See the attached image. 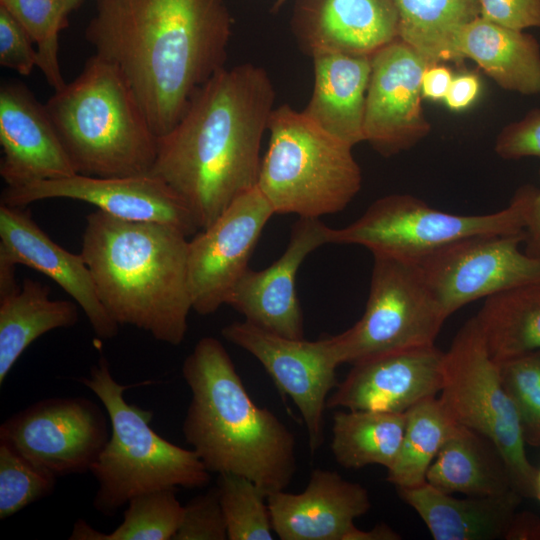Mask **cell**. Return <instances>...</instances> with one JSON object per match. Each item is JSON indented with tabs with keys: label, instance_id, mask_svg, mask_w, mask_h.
Returning <instances> with one entry per match:
<instances>
[{
	"label": "cell",
	"instance_id": "ffe728a7",
	"mask_svg": "<svg viewBox=\"0 0 540 540\" xmlns=\"http://www.w3.org/2000/svg\"><path fill=\"white\" fill-rule=\"evenodd\" d=\"M0 261L25 265L53 280L83 310L98 337L118 334L119 324L101 303L82 254L54 242L23 207L0 204Z\"/></svg>",
	"mask_w": 540,
	"mask_h": 540
},
{
	"label": "cell",
	"instance_id": "c3c4849f",
	"mask_svg": "<svg viewBox=\"0 0 540 540\" xmlns=\"http://www.w3.org/2000/svg\"><path fill=\"white\" fill-rule=\"evenodd\" d=\"M286 0H276L275 4H274V9L275 10H278L282 5L283 3L285 2Z\"/></svg>",
	"mask_w": 540,
	"mask_h": 540
},
{
	"label": "cell",
	"instance_id": "cb8c5ba5",
	"mask_svg": "<svg viewBox=\"0 0 540 540\" xmlns=\"http://www.w3.org/2000/svg\"><path fill=\"white\" fill-rule=\"evenodd\" d=\"M314 86L302 111L320 127L355 146L364 141V115L371 57L336 52L312 56Z\"/></svg>",
	"mask_w": 540,
	"mask_h": 540
},
{
	"label": "cell",
	"instance_id": "d4e9b609",
	"mask_svg": "<svg viewBox=\"0 0 540 540\" xmlns=\"http://www.w3.org/2000/svg\"><path fill=\"white\" fill-rule=\"evenodd\" d=\"M455 50L458 61L473 60L500 87L540 94V45L531 34L478 17L460 30Z\"/></svg>",
	"mask_w": 540,
	"mask_h": 540
},
{
	"label": "cell",
	"instance_id": "9c48e42d",
	"mask_svg": "<svg viewBox=\"0 0 540 540\" xmlns=\"http://www.w3.org/2000/svg\"><path fill=\"white\" fill-rule=\"evenodd\" d=\"M440 400L455 421L487 438L503 458L523 498L535 497L537 468L529 461L523 426L486 347L475 317L444 352Z\"/></svg>",
	"mask_w": 540,
	"mask_h": 540
},
{
	"label": "cell",
	"instance_id": "30bf717a",
	"mask_svg": "<svg viewBox=\"0 0 540 540\" xmlns=\"http://www.w3.org/2000/svg\"><path fill=\"white\" fill-rule=\"evenodd\" d=\"M372 255L370 290L362 317L346 331L330 336L339 364L353 365L392 351L434 345L447 319L417 264Z\"/></svg>",
	"mask_w": 540,
	"mask_h": 540
},
{
	"label": "cell",
	"instance_id": "52a82bcc",
	"mask_svg": "<svg viewBox=\"0 0 540 540\" xmlns=\"http://www.w3.org/2000/svg\"><path fill=\"white\" fill-rule=\"evenodd\" d=\"M256 187L274 214L320 218L345 209L361 189L353 146L284 104L274 108Z\"/></svg>",
	"mask_w": 540,
	"mask_h": 540
},
{
	"label": "cell",
	"instance_id": "8992f818",
	"mask_svg": "<svg viewBox=\"0 0 540 540\" xmlns=\"http://www.w3.org/2000/svg\"><path fill=\"white\" fill-rule=\"evenodd\" d=\"M78 381L102 402L111 434L90 472L98 483L94 508L114 515L136 495L160 489L204 488L210 472L193 449L179 447L151 427L153 413L129 404L122 385L111 373L108 360L100 356L88 377Z\"/></svg>",
	"mask_w": 540,
	"mask_h": 540
},
{
	"label": "cell",
	"instance_id": "7dc6e473",
	"mask_svg": "<svg viewBox=\"0 0 540 540\" xmlns=\"http://www.w3.org/2000/svg\"><path fill=\"white\" fill-rule=\"evenodd\" d=\"M80 2L81 0H66L68 13L72 12L75 8H77Z\"/></svg>",
	"mask_w": 540,
	"mask_h": 540
},
{
	"label": "cell",
	"instance_id": "2e32d148",
	"mask_svg": "<svg viewBox=\"0 0 540 540\" xmlns=\"http://www.w3.org/2000/svg\"><path fill=\"white\" fill-rule=\"evenodd\" d=\"M430 64L399 38L371 57L363 132L364 141L381 155L407 150L429 133L421 80Z\"/></svg>",
	"mask_w": 540,
	"mask_h": 540
},
{
	"label": "cell",
	"instance_id": "60d3db41",
	"mask_svg": "<svg viewBox=\"0 0 540 540\" xmlns=\"http://www.w3.org/2000/svg\"><path fill=\"white\" fill-rule=\"evenodd\" d=\"M480 88V79L473 73L454 76L443 101L453 111L464 110L477 99Z\"/></svg>",
	"mask_w": 540,
	"mask_h": 540
},
{
	"label": "cell",
	"instance_id": "ba28073f",
	"mask_svg": "<svg viewBox=\"0 0 540 540\" xmlns=\"http://www.w3.org/2000/svg\"><path fill=\"white\" fill-rule=\"evenodd\" d=\"M536 189L524 186L507 207L479 215L444 212L409 194L384 196L348 226L331 228L330 243L359 245L417 264L461 238L524 232Z\"/></svg>",
	"mask_w": 540,
	"mask_h": 540
},
{
	"label": "cell",
	"instance_id": "e0dca14e",
	"mask_svg": "<svg viewBox=\"0 0 540 540\" xmlns=\"http://www.w3.org/2000/svg\"><path fill=\"white\" fill-rule=\"evenodd\" d=\"M443 360L444 352L429 345L359 361L328 397L326 408L406 413L441 391Z\"/></svg>",
	"mask_w": 540,
	"mask_h": 540
},
{
	"label": "cell",
	"instance_id": "836d02e7",
	"mask_svg": "<svg viewBox=\"0 0 540 540\" xmlns=\"http://www.w3.org/2000/svg\"><path fill=\"white\" fill-rule=\"evenodd\" d=\"M229 540H272L273 527L266 494L250 479L219 474L216 484Z\"/></svg>",
	"mask_w": 540,
	"mask_h": 540
},
{
	"label": "cell",
	"instance_id": "83f0119b",
	"mask_svg": "<svg viewBox=\"0 0 540 540\" xmlns=\"http://www.w3.org/2000/svg\"><path fill=\"white\" fill-rule=\"evenodd\" d=\"M474 317L498 364L540 351V281L485 298Z\"/></svg>",
	"mask_w": 540,
	"mask_h": 540
},
{
	"label": "cell",
	"instance_id": "44dd1931",
	"mask_svg": "<svg viewBox=\"0 0 540 540\" xmlns=\"http://www.w3.org/2000/svg\"><path fill=\"white\" fill-rule=\"evenodd\" d=\"M291 28L311 57L324 52L372 57L398 38L396 0H297Z\"/></svg>",
	"mask_w": 540,
	"mask_h": 540
},
{
	"label": "cell",
	"instance_id": "5bb4252c",
	"mask_svg": "<svg viewBox=\"0 0 540 540\" xmlns=\"http://www.w3.org/2000/svg\"><path fill=\"white\" fill-rule=\"evenodd\" d=\"M273 215L266 198L254 187L189 240L188 277L194 311L209 315L226 304Z\"/></svg>",
	"mask_w": 540,
	"mask_h": 540
},
{
	"label": "cell",
	"instance_id": "277c9868",
	"mask_svg": "<svg viewBox=\"0 0 540 540\" xmlns=\"http://www.w3.org/2000/svg\"><path fill=\"white\" fill-rule=\"evenodd\" d=\"M182 374L192 394L182 431L207 470L244 476L266 496L285 490L297 470L295 436L255 404L223 344L201 338Z\"/></svg>",
	"mask_w": 540,
	"mask_h": 540
},
{
	"label": "cell",
	"instance_id": "d6a6232c",
	"mask_svg": "<svg viewBox=\"0 0 540 540\" xmlns=\"http://www.w3.org/2000/svg\"><path fill=\"white\" fill-rule=\"evenodd\" d=\"M37 46L38 68L54 91L66 82L61 73L59 34L68 25L66 0H0Z\"/></svg>",
	"mask_w": 540,
	"mask_h": 540
},
{
	"label": "cell",
	"instance_id": "f1b7e54d",
	"mask_svg": "<svg viewBox=\"0 0 540 540\" xmlns=\"http://www.w3.org/2000/svg\"><path fill=\"white\" fill-rule=\"evenodd\" d=\"M405 413L368 410L336 411L330 448L345 468L381 465L390 469L400 451Z\"/></svg>",
	"mask_w": 540,
	"mask_h": 540
},
{
	"label": "cell",
	"instance_id": "7bdbcfd3",
	"mask_svg": "<svg viewBox=\"0 0 540 540\" xmlns=\"http://www.w3.org/2000/svg\"><path fill=\"white\" fill-rule=\"evenodd\" d=\"M505 539L540 540V518L528 511L516 512Z\"/></svg>",
	"mask_w": 540,
	"mask_h": 540
},
{
	"label": "cell",
	"instance_id": "603a6c76",
	"mask_svg": "<svg viewBox=\"0 0 540 540\" xmlns=\"http://www.w3.org/2000/svg\"><path fill=\"white\" fill-rule=\"evenodd\" d=\"M400 498L421 517L435 540L505 539L522 496L499 495L456 498L427 483L397 488Z\"/></svg>",
	"mask_w": 540,
	"mask_h": 540
},
{
	"label": "cell",
	"instance_id": "ac0fdd59",
	"mask_svg": "<svg viewBox=\"0 0 540 540\" xmlns=\"http://www.w3.org/2000/svg\"><path fill=\"white\" fill-rule=\"evenodd\" d=\"M331 228L319 218L299 217L283 254L262 270L248 268L230 293L231 306L252 323L274 334L304 338L303 314L296 292V275L305 258L330 243Z\"/></svg>",
	"mask_w": 540,
	"mask_h": 540
},
{
	"label": "cell",
	"instance_id": "6da1fadb",
	"mask_svg": "<svg viewBox=\"0 0 540 540\" xmlns=\"http://www.w3.org/2000/svg\"><path fill=\"white\" fill-rule=\"evenodd\" d=\"M232 18L223 0H96L85 38L113 63L154 133H168L225 67Z\"/></svg>",
	"mask_w": 540,
	"mask_h": 540
},
{
	"label": "cell",
	"instance_id": "7a4b0ae2",
	"mask_svg": "<svg viewBox=\"0 0 540 540\" xmlns=\"http://www.w3.org/2000/svg\"><path fill=\"white\" fill-rule=\"evenodd\" d=\"M274 99L262 67H224L196 91L176 125L158 137L151 174L180 197L199 230L256 187Z\"/></svg>",
	"mask_w": 540,
	"mask_h": 540
},
{
	"label": "cell",
	"instance_id": "ab89813d",
	"mask_svg": "<svg viewBox=\"0 0 540 540\" xmlns=\"http://www.w3.org/2000/svg\"><path fill=\"white\" fill-rule=\"evenodd\" d=\"M480 17L524 31L540 28V0H479Z\"/></svg>",
	"mask_w": 540,
	"mask_h": 540
},
{
	"label": "cell",
	"instance_id": "bcb514c9",
	"mask_svg": "<svg viewBox=\"0 0 540 540\" xmlns=\"http://www.w3.org/2000/svg\"><path fill=\"white\" fill-rule=\"evenodd\" d=\"M540 502V468L537 470L535 480V497Z\"/></svg>",
	"mask_w": 540,
	"mask_h": 540
},
{
	"label": "cell",
	"instance_id": "4fadbf2b",
	"mask_svg": "<svg viewBox=\"0 0 540 540\" xmlns=\"http://www.w3.org/2000/svg\"><path fill=\"white\" fill-rule=\"evenodd\" d=\"M221 334L254 356L279 391L292 399L305 423L308 446L313 455L323 442L328 394L338 385L336 368L340 364L330 337L317 341L292 339L245 320L224 326Z\"/></svg>",
	"mask_w": 540,
	"mask_h": 540
},
{
	"label": "cell",
	"instance_id": "4dcf8cb0",
	"mask_svg": "<svg viewBox=\"0 0 540 540\" xmlns=\"http://www.w3.org/2000/svg\"><path fill=\"white\" fill-rule=\"evenodd\" d=\"M405 414L400 451L393 466L387 470V481L396 488L426 483L431 463L460 425L436 397L419 402Z\"/></svg>",
	"mask_w": 540,
	"mask_h": 540
},
{
	"label": "cell",
	"instance_id": "7402d4cb",
	"mask_svg": "<svg viewBox=\"0 0 540 540\" xmlns=\"http://www.w3.org/2000/svg\"><path fill=\"white\" fill-rule=\"evenodd\" d=\"M267 504L281 540H346L354 520L371 507L364 486L326 469L313 470L303 492L277 491Z\"/></svg>",
	"mask_w": 540,
	"mask_h": 540
},
{
	"label": "cell",
	"instance_id": "f6af8a7d",
	"mask_svg": "<svg viewBox=\"0 0 540 540\" xmlns=\"http://www.w3.org/2000/svg\"><path fill=\"white\" fill-rule=\"evenodd\" d=\"M400 535L385 523L376 525L374 528L364 531L355 527L347 536L346 540H398Z\"/></svg>",
	"mask_w": 540,
	"mask_h": 540
},
{
	"label": "cell",
	"instance_id": "f546056e",
	"mask_svg": "<svg viewBox=\"0 0 540 540\" xmlns=\"http://www.w3.org/2000/svg\"><path fill=\"white\" fill-rule=\"evenodd\" d=\"M398 38L430 63L458 61L460 30L480 17L479 0H396Z\"/></svg>",
	"mask_w": 540,
	"mask_h": 540
},
{
	"label": "cell",
	"instance_id": "1f68e13d",
	"mask_svg": "<svg viewBox=\"0 0 540 540\" xmlns=\"http://www.w3.org/2000/svg\"><path fill=\"white\" fill-rule=\"evenodd\" d=\"M183 516V506L176 489L145 492L131 498L122 523L110 533H103L79 519L70 540H170L174 538Z\"/></svg>",
	"mask_w": 540,
	"mask_h": 540
},
{
	"label": "cell",
	"instance_id": "484cf974",
	"mask_svg": "<svg viewBox=\"0 0 540 540\" xmlns=\"http://www.w3.org/2000/svg\"><path fill=\"white\" fill-rule=\"evenodd\" d=\"M426 483L446 494L467 496L517 491L496 447L461 424L431 463Z\"/></svg>",
	"mask_w": 540,
	"mask_h": 540
},
{
	"label": "cell",
	"instance_id": "ee69618b",
	"mask_svg": "<svg viewBox=\"0 0 540 540\" xmlns=\"http://www.w3.org/2000/svg\"><path fill=\"white\" fill-rule=\"evenodd\" d=\"M525 252L540 258V189H536L525 227Z\"/></svg>",
	"mask_w": 540,
	"mask_h": 540
},
{
	"label": "cell",
	"instance_id": "8fae6325",
	"mask_svg": "<svg viewBox=\"0 0 540 540\" xmlns=\"http://www.w3.org/2000/svg\"><path fill=\"white\" fill-rule=\"evenodd\" d=\"M525 231L453 241L417 266L447 318L480 298L540 281V258L521 251Z\"/></svg>",
	"mask_w": 540,
	"mask_h": 540
},
{
	"label": "cell",
	"instance_id": "9a60e30c",
	"mask_svg": "<svg viewBox=\"0 0 540 540\" xmlns=\"http://www.w3.org/2000/svg\"><path fill=\"white\" fill-rule=\"evenodd\" d=\"M72 199L91 204L115 218L173 226L188 237L199 228L180 197L153 175L96 177L83 174L43 180L3 190L1 203L24 207L45 199Z\"/></svg>",
	"mask_w": 540,
	"mask_h": 540
},
{
	"label": "cell",
	"instance_id": "7c38bea8",
	"mask_svg": "<svg viewBox=\"0 0 540 540\" xmlns=\"http://www.w3.org/2000/svg\"><path fill=\"white\" fill-rule=\"evenodd\" d=\"M108 419L87 398H47L7 418L0 443L56 477L86 473L110 438Z\"/></svg>",
	"mask_w": 540,
	"mask_h": 540
},
{
	"label": "cell",
	"instance_id": "74e56055",
	"mask_svg": "<svg viewBox=\"0 0 540 540\" xmlns=\"http://www.w3.org/2000/svg\"><path fill=\"white\" fill-rule=\"evenodd\" d=\"M0 64L22 76H29L38 67L37 49L33 42L16 21L0 6Z\"/></svg>",
	"mask_w": 540,
	"mask_h": 540
},
{
	"label": "cell",
	"instance_id": "8d00e7d4",
	"mask_svg": "<svg viewBox=\"0 0 540 540\" xmlns=\"http://www.w3.org/2000/svg\"><path fill=\"white\" fill-rule=\"evenodd\" d=\"M227 525L217 486L193 497L183 506V516L173 540H225Z\"/></svg>",
	"mask_w": 540,
	"mask_h": 540
},
{
	"label": "cell",
	"instance_id": "f35d334b",
	"mask_svg": "<svg viewBox=\"0 0 540 540\" xmlns=\"http://www.w3.org/2000/svg\"><path fill=\"white\" fill-rule=\"evenodd\" d=\"M495 151L503 159L540 158V109L504 127L497 137Z\"/></svg>",
	"mask_w": 540,
	"mask_h": 540
},
{
	"label": "cell",
	"instance_id": "5b68a950",
	"mask_svg": "<svg viewBox=\"0 0 540 540\" xmlns=\"http://www.w3.org/2000/svg\"><path fill=\"white\" fill-rule=\"evenodd\" d=\"M45 108L78 174H150L158 136L120 70L94 54Z\"/></svg>",
	"mask_w": 540,
	"mask_h": 540
},
{
	"label": "cell",
	"instance_id": "4316f807",
	"mask_svg": "<svg viewBox=\"0 0 540 540\" xmlns=\"http://www.w3.org/2000/svg\"><path fill=\"white\" fill-rule=\"evenodd\" d=\"M50 289L25 278L14 291L0 296V384L23 352L45 333L74 326L78 307L68 300H52Z\"/></svg>",
	"mask_w": 540,
	"mask_h": 540
},
{
	"label": "cell",
	"instance_id": "d590c367",
	"mask_svg": "<svg viewBox=\"0 0 540 540\" xmlns=\"http://www.w3.org/2000/svg\"><path fill=\"white\" fill-rule=\"evenodd\" d=\"M499 365L503 386L519 414L526 443L540 446V351Z\"/></svg>",
	"mask_w": 540,
	"mask_h": 540
},
{
	"label": "cell",
	"instance_id": "d6986e66",
	"mask_svg": "<svg viewBox=\"0 0 540 540\" xmlns=\"http://www.w3.org/2000/svg\"><path fill=\"white\" fill-rule=\"evenodd\" d=\"M0 144V175L7 187L76 174L45 105L21 82L1 85Z\"/></svg>",
	"mask_w": 540,
	"mask_h": 540
},
{
	"label": "cell",
	"instance_id": "3957f363",
	"mask_svg": "<svg viewBox=\"0 0 540 540\" xmlns=\"http://www.w3.org/2000/svg\"><path fill=\"white\" fill-rule=\"evenodd\" d=\"M188 242L173 226L123 220L96 210L85 218L80 253L115 322L177 346L193 309Z\"/></svg>",
	"mask_w": 540,
	"mask_h": 540
},
{
	"label": "cell",
	"instance_id": "e575fe53",
	"mask_svg": "<svg viewBox=\"0 0 540 540\" xmlns=\"http://www.w3.org/2000/svg\"><path fill=\"white\" fill-rule=\"evenodd\" d=\"M57 477L0 443V519L50 495Z\"/></svg>",
	"mask_w": 540,
	"mask_h": 540
},
{
	"label": "cell",
	"instance_id": "b9f144b4",
	"mask_svg": "<svg viewBox=\"0 0 540 540\" xmlns=\"http://www.w3.org/2000/svg\"><path fill=\"white\" fill-rule=\"evenodd\" d=\"M453 77L448 67L440 63L430 64L422 76V96L430 100H444Z\"/></svg>",
	"mask_w": 540,
	"mask_h": 540
}]
</instances>
